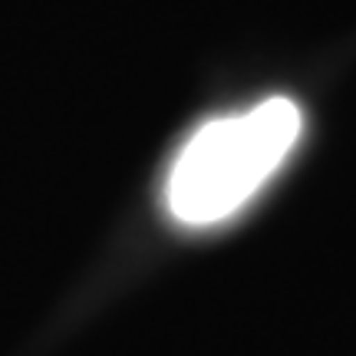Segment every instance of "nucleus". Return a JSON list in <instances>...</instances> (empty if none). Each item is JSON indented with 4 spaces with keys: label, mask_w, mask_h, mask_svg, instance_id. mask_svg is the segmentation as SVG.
Listing matches in <instances>:
<instances>
[{
    "label": "nucleus",
    "mask_w": 356,
    "mask_h": 356,
    "mask_svg": "<svg viewBox=\"0 0 356 356\" xmlns=\"http://www.w3.org/2000/svg\"><path fill=\"white\" fill-rule=\"evenodd\" d=\"M300 132L304 113L287 96L204 122L168 172L165 204L172 218L188 228H208L241 211L284 165Z\"/></svg>",
    "instance_id": "1"
}]
</instances>
